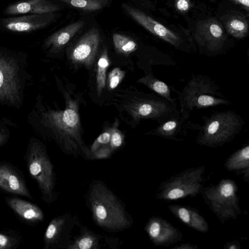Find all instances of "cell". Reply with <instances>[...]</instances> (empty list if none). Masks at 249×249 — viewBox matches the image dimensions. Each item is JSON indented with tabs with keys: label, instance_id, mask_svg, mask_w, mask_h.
I'll return each mask as SVG.
<instances>
[{
	"label": "cell",
	"instance_id": "obj_1",
	"mask_svg": "<svg viewBox=\"0 0 249 249\" xmlns=\"http://www.w3.org/2000/svg\"><path fill=\"white\" fill-rule=\"evenodd\" d=\"M178 95L180 112L188 118L189 111L224 105L231 102L222 93L219 86L211 78L204 75H193Z\"/></svg>",
	"mask_w": 249,
	"mask_h": 249
},
{
	"label": "cell",
	"instance_id": "obj_2",
	"mask_svg": "<svg viewBox=\"0 0 249 249\" xmlns=\"http://www.w3.org/2000/svg\"><path fill=\"white\" fill-rule=\"evenodd\" d=\"M90 201L93 218L99 226L116 230L129 225L123 207L104 185L98 183L93 186Z\"/></svg>",
	"mask_w": 249,
	"mask_h": 249
},
{
	"label": "cell",
	"instance_id": "obj_3",
	"mask_svg": "<svg viewBox=\"0 0 249 249\" xmlns=\"http://www.w3.org/2000/svg\"><path fill=\"white\" fill-rule=\"evenodd\" d=\"M129 111L136 121L152 119L160 124L168 120L180 117L177 104L172 103L154 93L137 97L129 106Z\"/></svg>",
	"mask_w": 249,
	"mask_h": 249
},
{
	"label": "cell",
	"instance_id": "obj_4",
	"mask_svg": "<svg viewBox=\"0 0 249 249\" xmlns=\"http://www.w3.org/2000/svg\"><path fill=\"white\" fill-rule=\"evenodd\" d=\"M204 120L200 135L205 142L224 141L237 133L244 124L241 117L231 110L216 112L204 116Z\"/></svg>",
	"mask_w": 249,
	"mask_h": 249
},
{
	"label": "cell",
	"instance_id": "obj_5",
	"mask_svg": "<svg viewBox=\"0 0 249 249\" xmlns=\"http://www.w3.org/2000/svg\"><path fill=\"white\" fill-rule=\"evenodd\" d=\"M27 164L31 176L36 181L46 200L51 199L53 191V166L44 150L35 145L27 158Z\"/></svg>",
	"mask_w": 249,
	"mask_h": 249
},
{
	"label": "cell",
	"instance_id": "obj_6",
	"mask_svg": "<svg viewBox=\"0 0 249 249\" xmlns=\"http://www.w3.org/2000/svg\"><path fill=\"white\" fill-rule=\"evenodd\" d=\"M194 37L198 44L212 53L221 50L227 39L222 25L214 18L199 21Z\"/></svg>",
	"mask_w": 249,
	"mask_h": 249
},
{
	"label": "cell",
	"instance_id": "obj_7",
	"mask_svg": "<svg viewBox=\"0 0 249 249\" xmlns=\"http://www.w3.org/2000/svg\"><path fill=\"white\" fill-rule=\"evenodd\" d=\"M122 6L130 17L150 33L175 47H180L182 40L178 35L171 31L142 11L126 3L122 4Z\"/></svg>",
	"mask_w": 249,
	"mask_h": 249
},
{
	"label": "cell",
	"instance_id": "obj_8",
	"mask_svg": "<svg viewBox=\"0 0 249 249\" xmlns=\"http://www.w3.org/2000/svg\"><path fill=\"white\" fill-rule=\"evenodd\" d=\"M101 41L99 30L93 27L87 31L74 45L70 53L74 62L89 64L92 62Z\"/></svg>",
	"mask_w": 249,
	"mask_h": 249
},
{
	"label": "cell",
	"instance_id": "obj_9",
	"mask_svg": "<svg viewBox=\"0 0 249 249\" xmlns=\"http://www.w3.org/2000/svg\"><path fill=\"white\" fill-rule=\"evenodd\" d=\"M52 13L25 15L19 17L4 18L1 20L2 27L15 32H31L42 29L53 19Z\"/></svg>",
	"mask_w": 249,
	"mask_h": 249
},
{
	"label": "cell",
	"instance_id": "obj_10",
	"mask_svg": "<svg viewBox=\"0 0 249 249\" xmlns=\"http://www.w3.org/2000/svg\"><path fill=\"white\" fill-rule=\"evenodd\" d=\"M73 103H69L64 110L56 113V124L62 137L67 140H74L81 145L80 138V120Z\"/></svg>",
	"mask_w": 249,
	"mask_h": 249
},
{
	"label": "cell",
	"instance_id": "obj_11",
	"mask_svg": "<svg viewBox=\"0 0 249 249\" xmlns=\"http://www.w3.org/2000/svg\"><path fill=\"white\" fill-rule=\"evenodd\" d=\"M60 9L59 5L48 0H27L11 4L4 11L6 15L43 14Z\"/></svg>",
	"mask_w": 249,
	"mask_h": 249
},
{
	"label": "cell",
	"instance_id": "obj_12",
	"mask_svg": "<svg viewBox=\"0 0 249 249\" xmlns=\"http://www.w3.org/2000/svg\"><path fill=\"white\" fill-rule=\"evenodd\" d=\"M0 188L11 194L32 198L22 178L5 163H0Z\"/></svg>",
	"mask_w": 249,
	"mask_h": 249
},
{
	"label": "cell",
	"instance_id": "obj_13",
	"mask_svg": "<svg viewBox=\"0 0 249 249\" xmlns=\"http://www.w3.org/2000/svg\"><path fill=\"white\" fill-rule=\"evenodd\" d=\"M6 201L16 213L26 221L36 222L44 218L41 210L32 203L17 197H8Z\"/></svg>",
	"mask_w": 249,
	"mask_h": 249
},
{
	"label": "cell",
	"instance_id": "obj_14",
	"mask_svg": "<svg viewBox=\"0 0 249 249\" xmlns=\"http://www.w3.org/2000/svg\"><path fill=\"white\" fill-rule=\"evenodd\" d=\"M221 19L227 32L237 38L246 37L249 31V21L246 17L239 12H231Z\"/></svg>",
	"mask_w": 249,
	"mask_h": 249
},
{
	"label": "cell",
	"instance_id": "obj_15",
	"mask_svg": "<svg viewBox=\"0 0 249 249\" xmlns=\"http://www.w3.org/2000/svg\"><path fill=\"white\" fill-rule=\"evenodd\" d=\"M85 23L78 20L53 33L46 41L47 46L60 48L65 46L83 27Z\"/></svg>",
	"mask_w": 249,
	"mask_h": 249
},
{
	"label": "cell",
	"instance_id": "obj_16",
	"mask_svg": "<svg viewBox=\"0 0 249 249\" xmlns=\"http://www.w3.org/2000/svg\"><path fill=\"white\" fill-rule=\"evenodd\" d=\"M138 82L146 85L148 88L172 103H176L172 98L171 88L165 83L155 77L152 73H148L138 80Z\"/></svg>",
	"mask_w": 249,
	"mask_h": 249
},
{
	"label": "cell",
	"instance_id": "obj_17",
	"mask_svg": "<svg viewBox=\"0 0 249 249\" xmlns=\"http://www.w3.org/2000/svg\"><path fill=\"white\" fill-rule=\"evenodd\" d=\"M188 118L181 115L178 118L170 119L160 124L151 133L161 136H170L177 134L183 127L185 120Z\"/></svg>",
	"mask_w": 249,
	"mask_h": 249
},
{
	"label": "cell",
	"instance_id": "obj_18",
	"mask_svg": "<svg viewBox=\"0 0 249 249\" xmlns=\"http://www.w3.org/2000/svg\"><path fill=\"white\" fill-rule=\"evenodd\" d=\"M109 65L107 50L105 48L97 63L96 84L98 95L100 96L104 89L106 82V71Z\"/></svg>",
	"mask_w": 249,
	"mask_h": 249
},
{
	"label": "cell",
	"instance_id": "obj_19",
	"mask_svg": "<svg viewBox=\"0 0 249 249\" xmlns=\"http://www.w3.org/2000/svg\"><path fill=\"white\" fill-rule=\"evenodd\" d=\"M112 39L115 49L121 53L129 54L138 48L137 44L133 39L124 35L115 33Z\"/></svg>",
	"mask_w": 249,
	"mask_h": 249
},
{
	"label": "cell",
	"instance_id": "obj_20",
	"mask_svg": "<svg viewBox=\"0 0 249 249\" xmlns=\"http://www.w3.org/2000/svg\"><path fill=\"white\" fill-rule=\"evenodd\" d=\"M68 5L84 11H95L103 8L109 0H59Z\"/></svg>",
	"mask_w": 249,
	"mask_h": 249
},
{
	"label": "cell",
	"instance_id": "obj_21",
	"mask_svg": "<svg viewBox=\"0 0 249 249\" xmlns=\"http://www.w3.org/2000/svg\"><path fill=\"white\" fill-rule=\"evenodd\" d=\"M64 223V219L62 218H56L51 221L44 235V241L46 247L52 245L56 240Z\"/></svg>",
	"mask_w": 249,
	"mask_h": 249
},
{
	"label": "cell",
	"instance_id": "obj_22",
	"mask_svg": "<svg viewBox=\"0 0 249 249\" xmlns=\"http://www.w3.org/2000/svg\"><path fill=\"white\" fill-rule=\"evenodd\" d=\"M98 240L96 237L90 233H86L78 238L70 246L72 249H92L96 248Z\"/></svg>",
	"mask_w": 249,
	"mask_h": 249
},
{
	"label": "cell",
	"instance_id": "obj_23",
	"mask_svg": "<svg viewBox=\"0 0 249 249\" xmlns=\"http://www.w3.org/2000/svg\"><path fill=\"white\" fill-rule=\"evenodd\" d=\"M111 129L104 131L97 137L91 146L90 151L92 153L103 146L109 145L111 137Z\"/></svg>",
	"mask_w": 249,
	"mask_h": 249
},
{
	"label": "cell",
	"instance_id": "obj_24",
	"mask_svg": "<svg viewBox=\"0 0 249 249\" xmlns=\"http://www.w3.org/2000/svg\"><path fill=\"white\" fill-rule=\"evenodd\" d=\"M124 75V72L119 68H114L108 74V86L110 89H115L122 81Z\"/></svg>",
	"mask_w": 249,
	"mask_h": 249
},
{
	"label": "cell",
	"instance_id": "obj_25",
	"mask_svg": "<svg viewBox=\"0 0 249 249\" xmlns=\"http://www.w3.org/2000/svg\"><path fill=\"white\" fill-rule=\"evenodd\" d=\"M18 240L14 236L0 233V249H10L16 246Z\"/></svg>",
	"mask_w": 249,
	"mask_h": 249
},
{
	"label": "cell",
	"instance_id": "obj_26",
	"mask_svg": "<svg viewBox=\"0 0 249 249\" xmlns=\"http://www.w3.org/2000/svg\"><path fill=\"white\" fill-rule=\"evenodd\" d=\"M124 138L122 133L115 127L111 128L109 145L112 151L120 147L123 144Z\"/></svg>",
	"mask_w": 249,
	"mask_h": 249
},
{
	"label": "cell",
	"instance_id": "obj_27",
	"mask_svg": "<svg viewBox=\"0 0 249 249\" xmlns=\"http://www.w3.org/2000/svg\"><path fill=\"white\" fill-rule=\"evenodd\" d=\"M109 145L103 146L93 153V156L95 159H103L108 158L112 152Z\"/></svg>",
	"mask_w": 249,
	"mask_h": 249
},
{
	"label": "cell",
	"instance_id": "obj_28",
	"mask_svg": "<svg viewBox=\"0 0 249 249\" xmlns=\"http://www.w3.org/2000/svg\"><path fill=\"white\" fill-rule=\"evenodd\" d=\"M175 6L179 12L184 13L191 8L192 3L191 0H175Z\"/></svg>",
	"mask_w": 249,
	"mask_h": 249
},
{
	"label": "cell",
	"instance_id": "obj_29",
	"mask_svg": "<svg viewBox=\"0 0 249 249\" xmlns=\"http://www.w3.org/2000/svg\"><path fill=\"white\" fill-rule=\"evenodd\" d=\"M160 231V225L157 222L152 223L149 229V232L150 236L152 237H156L159 234Z\"/></svg>",
	"mask_w": 249,
	"mask_h": 249
},
{
	"label": "cell",
	"instance_id": "obj_30",
	"mask_svg": "<svg viewBox=\"0 0 249 249\" xmlns=\"http://www.w3.org/2000/svg\"><path fill=\"white\" fill-rule=\"evenodd\" d=\"M233 192V186L231 183L224 184L221 190V194L225 197H229L232 195Z\"/></svg>",
	"mask_w": 249,
	"mask_h": 249
},
{
	"label": "cell",
	"instance_id": "obj_31",
	"mask_svg": "<svg viewBox=\"0 0 249 249\" xmlns=\"http://www.w3.org/2000/svg\"><path fill=\"white\" fill-rule=\"evenodd\" d=\"M183 191L178 188H175L171 190L168 194V196L170 199H177L183 196Z\"/></svg>",
	"mask_w": 249,
	"mask_h": 249
},
{
	"label": "cell",
	"instance_id": "obj_32",
	"mask_svg": "<svg viewBox=\"0 0 249 249\" xmlns=\"http://www.w3.org/2000/svg\"><path fill=\"white\" fill-rule=\"evenodd\" d=\"M178 214L180 219L184 222L188 223L190 221V215L187 209L184 208H180Z\"/></svg>",
	"mask_w": 249,
	"mask_h": 249
},
{
	"label": "cell",
	"instance_id": "obj_33",
	"mask_svg": "<svg viewBox=\"0 0 249 249\" xmlns=\"http://www.w3.org/2000/svg\"><path fill=\"white\" fill-rule=\"evenodd\" d=\"M236 4H240L245 7V8L249 11V0H232Z\"/></svg>",
	"mask_w": 249,
	"mask_h": 249
},
{
	"label": "cell",
	"instance_id": "obj_34",
	"mask_svg": "<svg viewBox=\"0 0 249 249\" xmlns=\"http://www.w3.org/2000/svg\"><path fill=\"white\" fill-rule=\"evenodd\" d=\"M241 155L243 158L245 159H249V146H247L243 148L241 151Z\"/></svg>",
	"mask_w": 249,
	"mask_h": 249
},
{
	"label": "cell",
	"instance_id": "obj_35",
	"mask_svg": "<svg viewBox=\"0 0 249 249\" xmlns=\"http://www.w3.org/2000/svg\"><path fill=\"white\" fill-rule=\"evenodd\" d=\"M3 82V75L2 72L0 71V88L2 86Z\"/></svg>",
	"mask_w": 249,
	"mask_h": 249
},
{
	"label": "cell",
	"instance_id": "obj_36",
	"mask_svg": "<svg viewBox=\"0 0 249 249\" xmlns=\"http://www.w3.org/2000/svg\"><path fill=\"white\" fill-rule=\"evenodd\" d=\"M235 248V247L234 246H232L231 247H230V249H234Z\"/></svg>",
	"mask_w": 249,
	"mask_h": 249
}]
</instances>
